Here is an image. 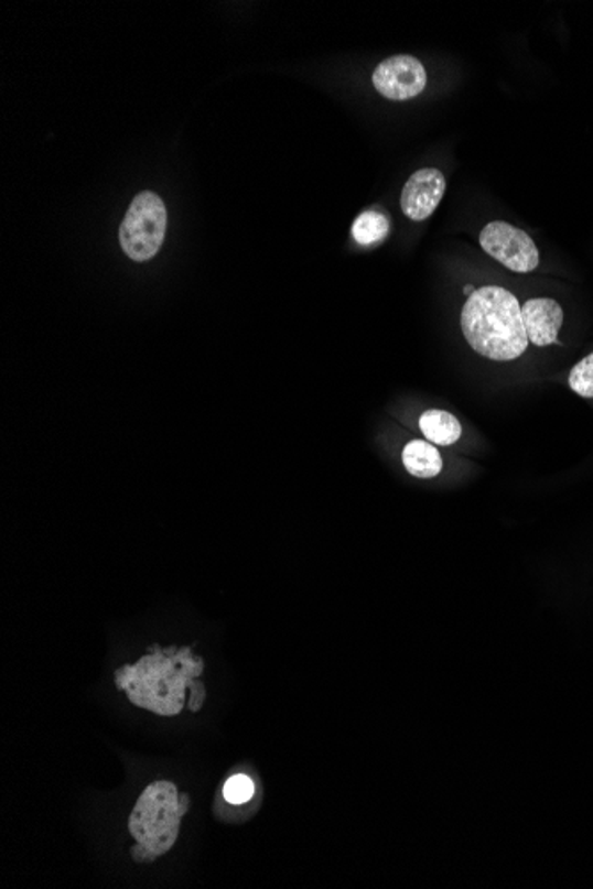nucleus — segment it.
Instances as JSON below:
<instances>
[{
	"instance_id": "9",
	"label": "nucleus",
	"mask_w": 593,
	"mask_h": 889,
	"mask_svg": "<svg viewBox=\"0 0 593 889\" xmlns=\"http://www.w3.org/2000/svg\"><path fill=\"white\" fill-rule=\"evenodd\" d=\"M403 466L416 478H435L443 470V460L438 447L424 441H412L403 447Z\"/></svg>"
},
{
	"instance_id": "4",
	"label": "nucleus",
	"mask_w": 593,
	"mask_h": 889,
	"mask_svg": "<svg viewBox=\"0 0 593 889\" xmlns=\"http://www.w3.org/2000/svg\"><path fill=\"white\" fill-rule=\"evenodd\" d=\"M168 228V212L155 192H141L125 215L119 242L133 261H148L159 252Z\"/></svg>"
},
{
	"instance_id": "5",
	"label": "nucleus",
	"mask_w": 593,
	"mask_h": 889,
	"mask_svg": "<svg viewBox=\"0 0 593 889\" xmlns=\"http://www.w3.org/2000/svg\"><path fill=\"white\" fill-rule=\"evenodd\" d=\"M479 246L494 260L517 274L533 272L540 263L539 249L530 235L505 220L488 223L479 234Z\"/></svg>"
},
{
	"instance_id": "2",
	"label": "nucleus",
	"mask_w": 593,
	"mask_h": 889,
	"mask_svg": "<svg viewBox=\"0 0 593 889\" xmlns=\"http://www.w3.org/2000/svg\"><path fill=\"white\" fill-rule=\"evenodd\" d=\"M462 333L470 347L490 360L517 359L528 350L522 307L499 286L478 288L462 307Z\"/></svg>"
},
{
	"instance_id": "10",
	"label": "nucleus",
	"mask_w": 593,
	"mask_h": 889,
	"mask_svg": "<svg viewBox=\"0 0 593 889\" xmlns=\"http://www.w3.org/2000/svg\"><path fill=\"white\" fill-rule=\"evenodd\" d=\"M420 429L424 437L438 446H452L462 435V426L455 415L438 411V409H432L421 415Z\"/></svg>"
},
{
	"instance_id": "16",
	"label": "nucleus",
	"mask_w": 593,
	"mask_h": 889,
	"mask_svg": "<svg viewBox=\"0 0 593 889\" xmlns=\"http://www.w3.org/2000/svg\"><path fill=\"white\" fill-rule=\"evenodd\" d=\"M473 292H475V290H473V286L464 288V293H467V295H471V293Z\"/></svg>"
},
{
	"instance_id": "6",
	"label": "nucleus",
	"mask_w": 593,
	"mask_h": 889,
	"mask_svg": "<svg viewBox=\"0 0 593 889\" xmlns=\"http://www.w3.org/2000/svg\"><path fill=\"white\" fill-rule=\"evenodd\" d=\"M374 86L389 100H411L427 87V72L412 55H392L375 68Z\"/></svg>"
},
{
	"instance_id": "7",
	"label": "nucleus",
	"mask_w": 593,
	"mask_h": 889,
	"mask_svg": "<svg viewBox=\"0 0 593 889\" xmlns=\"http://www.w3.org/2000/svg\"><path fill=\"white\" fill-rule=\"evenodd\" d=\"M444 191L446 180L441 171L434 167L416 171L411 178L407 180L400 197L403 214L411 220L429 219L430 215L438 210Z\"/></svg>"
},
{
	"instance_id": "14",
	"label": "nucleus",
	"mask_w": 593,
	"mask_h": 889,
	"mask_svg": "<svg viewBox=\"0 0 593 889\" xmlns=\"http://www.w3.org/2000/svg\"><path fill=\"white\" fill-rule=\"evenodd\" d=\"M130 853H132L133 859H136V861L138 863L155 861L157 859V856H153V854H151L150 850H147V848L142 847V845L139 844H136V847H132V850H130Z\"/></svg>"
},
{
	"instance_id": "3",
	"label": "nucleus",
	"mask_w": 593,
	"mask_h": 889,
	"mask_svg": "<svg viewBox=\"0 0 593 889\" xmlns=\"http://www.w3.org/2000/svg\"><path fill=\"white\" fill-rule=\"evenodd\" d=\"M180 794L171 781H155L139 795L128 821V830L139 845L153 856L170 853L182 824Z\"/></svg>"
},
{
	"instance_id": "11",
	"label": "nucleus",
	"mask_w": 593,
	"mask_h": 889,
	"mask_svg": "<svg viewBox=\"0 0 593 889\" xmlns=\"http://www.w3.org/2000/svg\"><path fill=\"white\" fill-rule=\"evenodd\" d=\"M389 219L380 212H365L352 226V237L359 246H374L388 237Z\"/></svg>"
},
{
	"instance_id": "13",
	"label": "nucleus",
	"mask_w": 593,
	"mask_h": 889,
	"mask_svg": "<svg viewBox=\"0 0 593 889\" xmlns=\"http://www.w3.org/2000/svg\"><path fill=\"white\" fill-rule=\"evenodd\" d=\"M224 799L229 804H246L255 795V783L246 774H235L224 783Z\"/></svg>"
},
{
	"instance_id": "1",
	"label": "nucleus",
	"mask_w": 593,
	"mask_h": 889,
	"mask_svg": "<svg viewBox=\"0 0 593 889\" xmlns=\"http://www.w3.org/2000/svg\"><path fill=\"white\" fill-rule=\"evenodd\" d=\"M205 661L191 647L160 648L153 644L148 655L136 664H125L116 671V685L127 693L139 708L157 716H179L185 707V691L191 689V712L202 711L205 685L200 682Z\"/></svg>"
},
{
	"instance_id": "8",
	"label": "nucleus",
	"mask_w": 593,
	"mask_h": 889,
	"mask_svg": "<svg viewBox=\"0 0 593 889\" xmlns=\"http://www.w3.org/2000/svg\"><path fill=\"white\" fill-rule=\"evenodd\" d=\"M526 336L535 347H549L558 343L563 324V310L552 299H531L522 306Z\"/></svg>"
},
{
	"instance_id": "12",
	"label": "nucleus",
	"mask_w": 593,
	"mask_h": 889,
	"mask_svg": "<svg viewBox=\"0 0 593 889\" xmlns=\"http://www.w3.org/2000/svg\"><path fill=\"white\" fill-rule=\"evenodd\" d=\"M569 386L575 394L593 398V351L572 368Z\"/></svg>"
},
{
	"instance_id": "15",
	"label": "nucleus",
	"mask_w": 593,
	"mask_h": 889,
	"mask_svg": "<svg viewBox=\"0 0 593 889\" xmlns=\"http://www.w3.org/2000/svg\"><path fill=\"white\" fill-rule=\"evenodd\" d=\"M188 799H191V798H188V794L180 795V810H182V815H185V813H187Z\"/></svg>"
}]
</instances>
